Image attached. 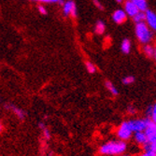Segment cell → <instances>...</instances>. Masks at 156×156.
I'll return each mask as SVG.
<instances>
[{
  "label": "cell",
  "mask_w": 156,
  "mask_h": 156,
  "mask_svg": "<svg viewBox=\"0 0 156 156\" xmlns=\"http://www.w3.org/2000/svg\"><path fill=\"white\" fill-rule=\"evenodd\" d=\"M126 149L127 144L125 141L118 139L108 141L107 143L100 146L98 151L101 155L104 156H119L125 153Z\"/></svg>",
  "instance_id": "cell-1"
},
{
  "label": "cell",
  "mask_w": 156,
  "mask_h": 156,
  "mask_svg": "<svg viewBox=\"0 0 156 156\" xmlns=\"http://www.w3.org/2000/svg\"><path fill=\"white\" fill-rule=\"evenodd\" d=\"M135 32L137 39L142 44H149V42L151 40L152 34L146 22L136 23L135 27Z\"/></svg>",
  "instance_id": "cell-2"
},
{
  "label": "cell",
  "mask_w": 156,
  "mask_h": 156,
  "mask_svg": "<svg viewBox=\"0 0 156 156\" xmlns=\"http://www.w3.org/2000/svg\"><path fill=\"white\" fill-rule=\"evenodd\" d=\"M133 133H134V131L131 127V124H130L129 121H127V122H123L120 124L116 134H117V136L119 139H121L122 141H127L132 137Z\"/></svg>",
  "instance_id": "cell-3"
},
{
  "label": "cell",
  "mask_w": 156,
  "mask_h": 156,
  "mask_svg": "<svg viewBox=\"0 0 156 156\" xmlns=\"http://www.w3.org/2000/svg\"><path fill=\"white\" fill-rule=\"evenodd\" d=\"M151 119L149 118H144V119H135V120H130L129 122L131 124V127L134 131L136 132H141V131H145L147 128V126L149 124V122Z\"/></svg>",
  "instance_id": "cell-4"
},
{
  "label": "cell",
  "mask_w": 156,
  "mask_h": 156,
  "mask_svg": "<svg viewBox=\"0 0 156 156\" xmlns=\"http://www.w3.org/2000/svg\"><path fill=\"white\" fill-rule=\"evenodd\" d=\"M4 108L9 110V111H11L20 121H23L25 119V117H26V112L23 109L16 107L13 103H10V102L5 103L4 104Z\"/></svg>",
  "instance_id": "cell-5"
},
{
  "label": "cell",
  "mask_w": 156,
  "mask_h": 156,
  "mask_svg": "<svg viewBox=\"0 0 156 156\" xmlns=\"http://www.w3.org/2000/svg\"><path fill=\"white\" fill-rule=\"evenodd\" d=\"M63 12L65 16H77V8L72 0H68V1L65 2V4L63 5Z\"/></svg>",
  "instance_id": "cell-6"
},
{
  "label": "cell",
  "mask_w": 156,
  "mask_h": 156,
  "mask_svg": "<svg viewBox=\"0 0 156 156\" xmlns=\"http://www.w3.org/2000/svg\"><path fill=\"white\" fill-rule=\"evenodd\" d=\"M144 132L148 136L150 143H156V123L150 121Z\"/></svg>",
  "instance_id": "cell-7"
},
{
  "label": "cell",
  "mask_w": 156,
  "mask_h": 156,
  "mask_svg": "<svg viewBox=\"0 0 156 156\" xmlns=\"http://www.w3.org/2000/svg\"><path fill=\"white\" fill-rule=\"evenodd\" d=\"M124 10L127 13V15H129L130 17L134 18L136 14L140 11L137 7L131 1V0H128L124 3Z\"/></svg>",
  "instance_id": "cell-8"
},
{
  "label": "cell",
  "mask_w": 156,
  "mask_h": 156,
  "mask_svg": "<svg viewBox=\"0 0 156 156\" xmlns=\"http://www.w3.org/2000/svg\"><path fill=\"white\" fill-rule=\"evenodd\" d=\"M112 19L116 23L121 24L122 23H124L127 19V13L125 12V10L122 9H117L113 12L112 14Z\"/></svg>",
  "instance_id": "cell-9"
},
{
  "label": "cell",
  "mask_w": 156,
  "mask_h": 156,
  "mask_svg": "<svg viewBox=\"0 0 156 156\" xmlns=\"http://www.w3.org/2000/svg\"><path fill=\"white\" fill-rule=\"evenodd\" d=\"M146 23L152 30L156 31V14L151 10H146Z\"/></svg>",
  "instance_id": "cell-10"
},
{
  "label": "cell",
  "mask_w": 156,
  "mask_h": 156,
  "mask_svg": "<svg viewBox=\"0 0 156 156\" xmlns=\"http://www.w3.org/2000/svg\"><path fill=\"white\" fill-rule=\"evenodd\" d=\"M134 139H135V141L137 144L142 145V146H144L145 144H147L149 142L148 136H147V135H146V133L144 131L134 133Z\"/></svg>",
  "instance_id": "cell-11"
},
{
  "label": "cell",
  "mask_w": 156,
  "mask_h": 156,
  "mask_svg": "<svg viewBox=\"0 0 156 156\" xmlns=\"http://www.w3.org/2000/svg\"><path fill=\"white\" fill-rule=\"evenodd\" d=\"M131 1L137 7L140 11L145 12L146 10H148V4L146 0H131Z\"/></svg>",
  "instance_id": "cell-12"
},
{
  "label": "cell",
  "mask_w": 156,
  "mask_h": 156,
  "mask_svg": "<svg viewBox=\"0 0 156 156\" xmlns=\"http://www.w3.org/2000/svg\"><path fill=\"white\" fill-rule=\"evenodd\" d=\"M105 86H106L107 90H108L113 96H117V95L119 94V92H118L117 88L114 86V85H113V83H112L111 81L107 80V81L105 82Z\"/></svg>",
  "instance_id": "cell-13"
},
{
  "label": "cell",
  "mask_w": 156,
  "mask_h": 156,
  "mask_svg": "<svg viewBox=\"0 0 156 156\" xmlns=\"http://www.w3.org/2000/svg\"><path fill=\"white\" fill-rule=\"evenodd\" d=\"M143 52L147 57H154L155 48L150 44H145V46L143 47Z\"/></svg>",
  "instance_id": "cell-14"
},
{
  "label": "cell",
  "mask_w": 156,
  "mask_h": 156,
  "mask_svg": "<svg viewBox=\"0 0 156 156\" xmlns=\"http://www.w3.org/2000/svg\"><path fill=\"white\" fill-rule=\"evenodd\" d=\"M121 49H122V51L123 53H129L130 51H131V42L129 39H123L122 42V45H121Z\"/></svg>",
  "instance_id": "cell-15"
},
{
  "label": "cell",
  "mask_w": 156,
  "mask_h": 156,
  "mask_svg": "<svg viewBox=\"0 0 156 156\" xmlns=\"http://www.w3.org/2000/svg\"><path fill=\"white\" fill-rule=\"evenodd\" d=\"M105 29H106V26H105V23L104 22L102 21H98L95 24V27H94V31L96 34L98 35H102L104 32H105Z\"/></svg>",
  "instance_id": "cell-16"
},
{
  "label": "cell",
  "mask_w": 156,
  "mask_h": 156,
  "mask_svg": "<svg viewBox=\"0 0 156 156\" xmlns=\"http://www.w3.org/2000/svg\"><path fill=\"white\" fill-rule=\"evenodd\" d=\"M133 20L135 21L136 23L146 22V13L143 12V11H139V12L136 14V15L133 18Z\"/></svg>",
  "instance_id": "cell-17"
},
{
  "label": "cell",
  "mask_w": 156,
  "mask_h": 156,
  "mask_svg": "<svg viewBox=\"0 0 156 156\" xmlns=\"http://www.w3.org/2000/svg\"><path fill=\"white\" fill-rule=\"evenodd\" d=\"M85 66H86L87 71L90 74H94L96 71V67H95V66L92 62H86V63H85Z\"/></svg>",
  "instance_id": "cell-18"
},
{
  "label": "cell",
  "mask_w": 156,
  "mask_h": 156,
  "mask_svg": "<svg viewBox=\"0 0 156 156\" xmlns=\"http://www.w3.org/2000/svg\"><path fill=\"white\" fill-rule=\"evenodd\" d=\"M41 133H42V136H43V138H44L45 141H48V140L51 139V131L49 130L48 127H45L44 129H42L41 130Z\"/></svg>",
  "instance_id": "cell-19"
},
{
  "label": "cell",
  "mask_w": 156,
  "mask_h": 156,
  "mask_svg": "<svg viewBox=\"0 0 156 156\" xmlns=\"http://www.w3.org/2000/svg\"><path fill=\"white\" fill-rule=\"evenodd\" d=\"M143 147V150L144 151H153L156 153V143H150L148 142L147 144H145Z\"/></svg>",
  "instance_id": "cell-20"
},
{
  "label": "cell",
  "mask_w": 156,
  "mask_h": 156,
  "mask_svg": "<svg viewBox=\"0 0 156 156\" xmlns=\"http://www.w3.org/2000/svg\"><path fill=\"white\" fill-rule=\"evenodd\" d=\"M135 82V77L133 76H126L122 79V83L125 85H130Z\"/></svg>",
  "instance_id": "cell-21"
},
{
  "label": "cell",
  "mask_w": 156,
  "mask_h": 156,
  "mask_svg": "<svg viewBox=\"0 0 156 156\" xmlns=\"http://www.w3.org/2000/svg\"><path fill=\"white\" fill-rule=\"evenodd\" d=\"M151 121L156 123V103L152 105V111L151 115Z\"/></svg>",
  "instance_id": "cell-22"
},
{
  "label": "cell",
  "mask_w": 156,
  "mask_h": 156,
  "mask_svg": "<svg viewBox=\"0 0 156 156\" xmlns=\"http://www.w3.org/2000/svg\"><path fill=\"white\" fill-rule=\"evenodd\" d=\"M126 111H127V113H128V114L134 115V114H136V108L133 105H129L128 107L126 108Z\"/></svg>",
  "instance_id": "cell-23"
},
{
  "label": "cell",
  "mask_w": 156,
  "mask_h": 156,
  "mask_svg": "<svg viewBox=\"0 0 156 156\" xmlns=\"http://www.w3.org/2000/svg\"><path fill=\"white\" fill-rule=\"evenodd\" d=\"M138 156H156V153L151 151H144L143 153L139 154Z\"/></svg>",
  "instance_id": "cell-24"
},
{
  "label": "cell",
  "mask_w": 156,
  "mask_h": 156,
  "mask_svg": "<svg viewBox=\"0 0 156 156\" xmlns=\"http://www.w3.org/2000/svg\"><path fill=\"white\" fill-rule=\"evenodd\" d=\"M38 11L40 14H42V15H46L47 14V10L43 6H38Z\"/></svg>",
  "instance_id": "cell-25"
},
{
  "label": "cell",
  "mask_w": 156,
  "mask_h": 156,
  "mask_svg": "<svg viewBox=\"0 0 156 156\" xmlns=\"http://www.w3.org/2000/svg\"><path fill=\"white\" fill-rule=\"evenodd\" d=\"M151 111H152V106H150L147 110H146V118L151 119Z\"/></svg>",
  "instance_id": "cell-26"
},
{
  "label": "cell",
  "mask_w": 156,
  "mask_h": 156,
  "mask_svg": "<svg viewBox=\"0 0 156 156\" xmlns=\"http://www.w3.org/2000/svg\"><path fill=\"white\" fill-rule=\"evenodd\" d=\"M93 2H94V6L96 7V8H98L99 9H103L104 8H103V6H102V4L98 1V0H93Z\"/></svg>",
  "instance_id": "cell-27"
},
{
  "label": "cell",
  "mask_w": 156,
  "mask_h": 156,
  "mask_svg": "<svg viewBox=\"0 0 156 156\" xmlns=\"http://www.w3.org/2000/svg\"><path fill=\"white\" fill-rule=\"evenodd\" d=\"M37 126H38V128H39L40 130L44 129L45 127H47V126H46V123H45L44 122H39L37 123Z\"/></svg>",
  "instance_id": "cell-28"
},
{
  "label": "cell",
  "mask_w": 156,
  "mask_h": 156,
  "mask_svg": "<svg viewBox=\"0 0 156 156\" xmlns=\"http://www.w3.org/2000/svg\"><path fill=\"white\" fill-rule=\"evenodd\" d=\"M39 1L43 3H57L60 0H39Z\"/></svg>",
  "instance_id": "cell-29"
},
{
  "label": "cell",
  "mask_w": 156,
  "mask_h": 156,
  "mask_svg": "<svg viewBox=\"0 0 156 156\" xmlns=\"http://www.w3.org/2000/svg\"><path fill=\"white\" fill-rule=\"evenodd\" d=\"M44 156H53V151H50L49 152H47V153H45V154H44Z\"/></svg>",
  "instance_id": "cell-30"
},
{
  "label": "cell",
  "mask_w": 156,
  "mask_h": 156,
  "mask_svg": "<svg viewBox=\"0 0 156 156\" xmlns=\"http://www.w3.org/2000/svg\"><path fill=\"white\" fill-rule=\"evenodd\" d=\"M119 156H132V155H130V154H125V153H123V154H122V155H119Z\"/></svg>",
  "instance_id": "cell-31"
},
{
  "label": "cell",
  "mask_w": 156,
  "mask_h": 156,
  "mask_svg": "<svg viewBox=\"0 0 156 156\" xmlns=\"http://www.w3.org/2000/svg\"><path fill=\"white\" fill-rule=\"evenodd\" d=\"M154 58H155V61H156V47H155V53H154Z\"/></svg>",
  "instance_id": "cell-32"
},
{
  "label": "cell",
  "mask_w": 156,
  "mask_h": 156,
  "mask_svg": "<svg viewBox=\"0 0 156 156\" xmlns=\"http://www.w3.org/2000/svg\"><path fill=\"white\" fill-rule=\"evenodd\" d=\"M116 1H117V2H119V3H121V2L122 1V0H116Z\"/></svg>",
  "instance_id": "cell-33"
},
{
  "label": "cell",
  "mask_w": 156,
  "mask_h": 156,
  "mask_svg": "<svg viewBox=\"0 0 156 156\" xmlns=\"http://www.w3.org/2000/svg\"><path fill=\"white\" fill-rule=\"evenodd\" d=\"M34 1H39V0H34Z\"/></svg>",
  "instance_id": "cell-34"
}]
</instances>
